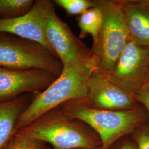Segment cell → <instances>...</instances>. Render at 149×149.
I'll return each mask as SVG.
<instances>
[{
	"mask_svg": "<svg viewBox=\"0 0 149 149\" xmlns=\"http://www.w3.org/2000/svg\"><path fill=\"white\" fill-rule=\"evenodd\" d=\"M45 33L50 48L63 66L91 60L90 49L76 37L68 24L59 18L54 6L48 13Z\"/></svg>",
	"mask_w": 149,
	"mask_h": 149,
	"instance_id": "cell-8",
	"label": "cell"
},
{
	"mask_svg": "<svg viewBox=\"0 0 149 149\" xmlns=\"http://www.w3.org/2000/svg\"><path fill=\"white\" fill-rule=\"evenodd\" d=\"M138 149H149V119L130 134Z\"/></svg>",
	"mask_w": 149,
	"mask_h": 149,
	"instance_id": "cell-17",
	"label": "cell"
},
{
	"mask_svg": "<svg viewBox=\"0 0 149 149\" xmlns=\"http://www.w3.org/2000/svg\"><path fill=\"white\" fill-rule=\"evenodd\" d=\"M138 5L149 12V0H135Z\"/></svg>",
	"mask_w": 149,
	"mask_h": 149,
	"instance_id": "cell-20",
	"label": "cell"
},
{
	"mask_svg": "<svg viewBox=\"0 0 149 149\" xmlns=\"http://www.w3.org/2000/svg\"><path fill=\"white\" fill-rule=\"evenodd\" d=\"M124 15L130 40L140 45L149 47V12L135 0H117Z\"/></svg>",
	"mask_w": 149,
	"mask_h": 149,
	"instance_id": "cell-11",
	"label": "cell"
},
{
	"mask_svg": "<svg viewBox=\"0 0 149 149\" xmlns=\"http://www.w3.org/2000/svg\"><path fill=\"white\" fill-rule=\"evenodd\" d=\"M101 149V147H98V148H80V149Z\"/></svg>",
	"mask_w": 149,
	"mask_h": 149,
	"instance_id": "cell-21",
	"label": "cell"
},
{
	"mask_svg": "<svg viewBox=\"0 0 149 149\" xmlns=\"http://www.w3.org/2000/svg\"><path fill=\"white\" fill-rule=\"evenodd\" d=\"M82 100L91 108L109 111H127L140 106L135 94L123 88L96 69L89 77L86 95Z\"/></svg>",
	"mask_w": 149,
	"mask_h": 149,
	"instance_id": "cell-6",
	"label": "cell"
},
{
	"mask_svg": "<svg viewBox=\"0 0 149 149\" xmlns=\"http://www.w3.org/2000/svg\"><path fill=\"white\" fill-rule=\"evenodd\" d=\"M96 69L90 61L63 66L61 74L30 102L18 119L16 132L44 113L72 100L84 99L91 74Z\"/></svg>",
	"mask_w": 149,
	"mask_h": 149,
	"instance_id": "cell-3",
	"label": "cell"
},
{
	"mask_svg": "<svg viewBox=\"0 0 149 149\" xmlns=\"http://www.w3.org/2000/svg\"><path fill=\"white\" fill-rule=\"evenodd\" d=\"M26 96L0 102V149H3L16 133L17 123L29 105Z\"/></svg>",
	"mask_w": 149,
	"mask_h": 149,
	"instance_id": "cell-12",
	"label": "cell"
},
{
	"mask_svg": "<svg viewBox=\"0 0 149 149\" xmlns=\"http://www.w3.org/2000/svg\"><path fill=\"white\" fill-rule=\"evenodd\" d=\"M54 3L63 8L68 15L80 16L96 7L95 0H55Z\"/></svg>",
	"mask_w": 149,
	"mask_h": 149,
	"instance_id": "cell-16",
	"label": "cell"
},
{
	"mask_svg": "<svg viewBox=\"0 0 149 149\" xmlns=\"http://www.w3.org/2000/svg\"><path fill=\"white\" fill-rule=\"evenodd\" d=\"M102 14V23L96 41L90 48L96 70L110 74L130 40L124 15L117 0H95Z\"/></svg>",
	"mask_w": 149,
	"mask_h": 149,
	"instance_id": "cell-4",
	"label": "cell"
},
{
	"mask_svg": "<svg viewBox=\"0 0 149 149\" xmlns=\"http://www.w3.org/2000/svg\"><path fill=\"white\" fill-rule=\"evenodd\" d=\"M139 103L146 109L149 114V84L143 86L136 93Z\"/></svg>",
	"mask_w": 149,
	"mask_h": 149,
	"instance_id": "cell-19",
	"label": "cell"
},
{
	"mask_svg": "<svg viewBox=\"0 0 149 149\" xmlns=\"http://www.w3.org/2000/svg\"><path fill=\"white\" fill-rule=\"evenodd\" d=\"M43 141L16 133L3 149H47Z\"/></svg>",
	"mask_w": 149,
	"mask_h": 149,
	"instance_id": "cell-15",
	"label": "cell"
},
{
	"mask_svg": "<svg viewBox=\"0 0 149 149\" xmlns=\"http://www.w3.org/2000/svg\"><path fill=\"white\" fill-rule=\"evenodd\" d=\"M69 117L85 123L98 134L101 149H108L119 139L130 135L149 119L146 109L140 104L127 111L96 109L86 105L81 99L72 100L59 106Z\"/></svg>",
	"mask_w": 149,
	"mask_h": 149,
	"instance_id": "cell-2",
	"label": "cell"
},
{
	"mask_svg": "<svg viewBox=\"0 0 149 149\" xmlns=\"http://www.w3.org/2000/svg\"><path fill=\"white\" fill-rule=\"evenodd\" d=\"M0 67L43 70L56 77L63 69L58 58L42 45L4 33H0Z\"/></svg>",
	"mask_w": 149,
	"mask_h": 149,
	"instance_id": "cell-5",
	"label": "cell"
},
{
	"mask_svg": "<svg viewBox=\"0 0 149 149\" xmlns=\"http://www.w3.org/2000/svg\"><path fill=\"white\" fill-rule=\"evenodd\" d=\"M53 6L54 2L49 0L35 1L31 10L24 15L12 19H0V33L37 42L55 54L45 33L48 13Z\"/></svg>",
	"mask_w": 149,
	"mask_h": 149,
	"instance_id": "cell-9",
	"label": "cell"
},
{
	"mask_svg": "<svg viewBox=\"0 0 149 149\" xmlns=\"http://www.w3.org/2000/svg\"><path fill=\"white\" fill-rule=\"evenodd\" d=\"M146 84H149V72H148V76H147V78H146Z\"/></svg>",
	"mask_w": 149,
	"mask_h": 149,
	"instance_id": "cell-22",
	"label": "cell"
},
{
	"mask_svg": "<svg viewBox=\"0 0 149 149\" xmlns=\"http://www.w3.org/2000/svg\"><path fill=\"white\" fill-rule=\"evenodd\" d=\"M32 0H0V19H12L27 13L32 8Z\"/></svg>",
	"mask_w": 149,
	"mask_h": 149,
	"instance_id": "cell-14",
	"label": "cell"
},
{
	"mask_svg": "<svg viewBox=\"0 0 149 149\" xmlns=\"http://www.w3.org/2000/svg\"><path fill=\"white\" fill-rule=\"evenodd\" d=\"M57 77L43 70H19L0 67V102L13 100L26 92L45 90Z\"/></svg>",
	"mask_w": 149,
	"mask_h": 149,
	"instance_id": "cell-10",
	"label": "cell"
},
{
	"mask_svg": "<svg viewBox=\"0 0 149 149\" xmlns=\"http://www.w3.org/2000/svg\"><path fill=\"white\" fill-rule=\"evenodd\" d=\"M108 149H138L130 135L119 139Z\"/></svg>",
	"mask_w": 149,
	"mask_h": 149,
	"instance_id": "cell-18",
	"label": "cell"
},
{
	"mask_svg": "<svg viewBox=\"0 0 149 149\" xmlns=\"http://www.w3.org/2000/svg\"><path fill=\"white\" fill-rule=\"evenodd\" d=\"M16 133L50 144L53 149L101 147L98 134L85 123L66 116L58 107Z\"/></svg>",
	"mask_w": 149,
	"mask_h": 149,
	"instance_id": "cell-1",
	"label": "cell"
},
{
	"mask_svg": "<svg viewBox=\"0 0 149 149\" xmlns=\"http://www.w3.org/2000/svg\"><path fill=\"white\" fill-rule=\"evenodd\" d=\"M52 149H52H51V148H48V149Z\"/></svg>",
	"mask_w": 149,
	"mask_h": 149,
	"instance_id": "cell-23",
	"label": "cell"
},
{
	"mask_svg": "<svg viewBox=\"0 0 149 149\" xmlns=\"http://www.w3.org/2000/svg\"><path fill=\"white\" fill-rule=\"evenodd\" d=\"M80 30L79 38H84L90 35L95 42L100 31L102 23V14L100 8L96 7L91 8L77 18Z\"/></svg>",
	"mask_w": 149,
	"mask_h": 149,
	"instance_id": "cell-13",
	"label": "cell"
},
{
	"mask_svg": "<svg viewBox=\"0 0 149 149\" xmlns=\"http://www.w3.org/2000/svg\"><path fill=\"white\" fill-rule=\"evenodd\" d=\"M149 70V47L130 40L107 76L123 88L135 94L146 83Z\"/></svg>",
	"mask_w": 149,
	"mask_h": 149,
	"instance_id": "cell-7",
	"label": "cell"
}]
</instances>
